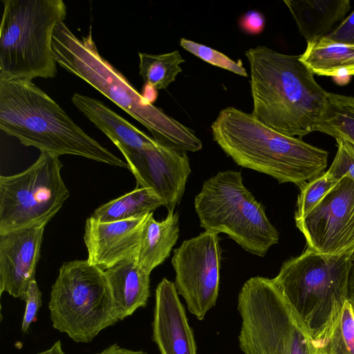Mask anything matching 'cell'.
I'll return each mask as SVG.
<instances>
[{"label":"cell","instance_id":"6da1fadb","mask_svg":"<svg viewBox=\"0 0 354 354\" xmlns=\"http://www.w3.org/2000/svg\"><path fill=\"white\" fill-rule=\"evenodd\" d=\"M250 64L252 114L284 135L300 138L315 131L327 105L328 91L299 55L265 46L245 51Z\"/></svg>","mask_w":354,"mask_h":354},{"label":"cell","instance_id":"7a4b0ae2","mask_svg":"<svg viewBox=\"0 0 354 354\" xmlns=\"http://www.w3.org/2000/svg\"><path fill=\"white\" fill-rule=\"evenodd\" d=\"M0 129L41 152L78 156L129 169L31 80H0Z\"/></svg>","mask_w":354,"mask_h":354},{"label":"cell","instance_id":"3957f363","mask_svg":"<svg viewBox=\"0 0 354 354\" xmlns=\"http://www.w3.org/2000/svg\"><path fill=\"white\" fill-rule=\"evenodd\" d=\"M52 47L57 64L141 123L156 140L179 151L195 152L202 149V142L193 130L146 100L100 55L91 30L87 36L79 38L61 22L53 33Z\"/></svg>","mask_w":354,"mask_h":354},{"label":"cell","instance_id":"277c9868","mask_svg":"<svg viewBox=\"0 0 354 354\" xmlns=\"http://www.w3.org/2000/svg\"><path fill=\"white\" fill-rule=\"evenodd\" d=\"M211 129L214 140L237 165L279 183L301 186L327 166L328 151L281 133L234 107L221 110Z\"/></svg>","mask_w":354,"mask_h":354},{"label":"cell","instance_id":"5b68a950","mask_svg":"<svg viewBox=\"0 0 354 354\" xmlns=\"http://www.w3.org/2000/svg\"><path fill=\"white\" fill-rule=\"evenodd\" d=\"M354 253L325 255L309 248L283 263L272 279L300 319L317 351L325 343L344 303Z\"/></svg>","mask_w":354,"mask_h":354},{"label":"cell","instance_id":"8992f818","mask_svg":"<svg viewBox=\"0 0 354 354\" xmlns=\"http://www.w3.org/2000/svg\"><path fill=\"white\" fill-rule=\"evenodd\" d=\"M0 25V80L54 78L56 60L53 35L64 22L62 0H2Z\"/></svg>","mask_w":354,"mask_h":354},{"label":"cell","instance_id":"52a82bcc","mask_svg":"<svg viewBox=\"0 0 354 354\" xmlns=\"http://www.w3.org/2000/svg\"><path fill=\"white\" fill-rule=\"evenodd\" d=\"M194 205L205 231L225 233L252 254L263 257L279 241L278 231L244 186L240 171H220L206 180Z\"/></svg>","mask_w":354,"mask_h":354},{"label":"cell","instance_id":"ba28073f","mask_svg":"<svg viewBox=\"0 0 354 354\" xmlns=\"http://www.w3.org/2000/svg\"><path fill=\"white\" fill-rule=\"evenodd\" d=\"M237 310L244 354H317L307 329L272 279H249L239 294Z\"/></svg>","mask_w":354,"mask_h":354},{"label":"cell","instance_id":"9c48e42d","mask_svg":"<svg viewBox=\"0 0 354 354\" xmlns=\"http://www.w3.org/2000/svg\"><path fill=\"white\" fill-rule=\"evenodd\" d=\"M48 308L53 327L76 342L89 343L119 321L104 270L87 259L62 264Z\"/></svg>","mask_w":354,"mask_h":354},{"label":"cell","instance_id":"30bf717a","mask_svg":"<svg viewBox=\"0 0 354 354\" xmlns=\"http://www.w3.org/2000/svg\"><path fill=\"white\" fill-rule=\"evenodd\" d=\"M59 156L41 152L22 172L0 176V233L48 223L70 195Z\"/></svg>","mask_w":354,"mask_h":354},{"label":"cell","instance_id":"8fae6325","mask_svg":"<svg viewBox=\"0 0 354 354\" xmlns=\"http://www.w3.org/2000/svg\"><path fill=\"white\" fill-rule=\"evenodd\" d=\"M171 263L174 286L189 311L203 320L216 302L219 290L221 250L218 234L205 231L174 250Z\"/></svg>","mask_w":354,"mask_h":354},{"label":"cell","instance_id":"7c38bea8","mask_svg":"<svg viewBox=\"0 0 354 354\" xmlns=\"http://www.w3.org/2000/svg\"><path fill=\"white\" fill-rule=\"evenodd\" d=\"M295 219L308 248L330 256L354 253V181L343 177L311 209Z\"/></svg>","mask_w":354,"mask_h":354},{"label":"cell","instance_id":"4fadbf2b","mask_svg":"<svg viewBox=\"0 0 354 354\" xmlns=\"http://www.w3.org/2000/svg\"><path fill=\"white\" fill-rule=\"evenodd\" d=\"M137 187L152 189L168 212H174L183 196L191 168L185 151L174 150L157 140L124 157Z\"/></svg>","mask_w":354,"mask_h":354},{"label":"cell","instance_id":"5bb4252c","mask_svg":"<svg viewBox=\"0 0 354 354\" xmlns=\"http://www.w3.org/2000/svg\"><path fill=\"white\" fill-rule=\"evenodd\" d=\"M48 223L0 233V295L25 300L40 257Z\"/></svg>","mask_w":354,"mask_h":354},{"label":"cell","instance_id":"9a60e30c","mask_svg":"<svg viewBox=\"0 0 354 354\" xmlns=\"http://www.w3.org/2000/svg\"><path fill=\"white\" fill-rule=\"evenodd\" d=\"M148 215L111 223H100L91 217L87 218L84 234L87 261L106 270L124 260L137 257Z\"/></svg>","mask_w":354,"mask_h":354},{"label":"cell","instance_id":"2e32d148","mask_svg":"<svg viewBox=\"0 0 354 354\" xmlns=\"http://www.w3.org/2000/svg\"><path fill=\"white\" fill-rule=\"evenodd\" d=\"M152 339L160 354H196V344L174 283L166 278L156 289Z\"/></svg>","mask_w":354,"mask_h":354},{"label":"cell","instance_id":"e0dca14e","mask_svg":"<svg viewBox=\"0 0 354 354\" xmlns=\"http://www.w3.org/2000/svg\"><path fill=\"white\" fill-rule=\"evenodd\" d=\"M71 101L113 142L124 157L140 151L156 140L98 100L75 93Z\"/></svg>","mask_w":354,"mask_h":354},{"label":"cell","instance_id":"ac0fdd59","mask_svg":"<svg viewBox=\"0 0 354 354\" xmlns=\"http://www.w3.org/2000/svg\"><path fill=\"white\" fill-rule=\"evenodd\" d=\"M104 273L119 321L146 306L150 296V274L141 268L137 257L124 260Z\"/></svg>","mask_w":354,"mask_h":354},{"label":"cell","instance_id":"d6986e66","mask_svg":"<svg viewBox=\"0 0 354 354\" xmlns=\"http://www.w3.org/2000/svg\"><path fill=\"white\" fill-rule=\"evenodd\" d=\"M307 43L329 35L345 19L349 0H284Z\"/></svg>","mask_w":354,"mask_h":354},{"label":"cell","instance_id":"ffe728a7","mask_svg":"<svg viewBox=\"0 0 354 354\" xmlns=\"http://www.w3.org/2000/svg\"><path fill=\"white\" fill-rule=\"evenodd\" d=\"M299 56L314 75H354V42L337 41L325 36L308 42L305 51Z\"/></svg>","mask_w":354,"mask_h":354},{"label":"cell","instance_id":"44dd1931","mask_svg":"<svg viewBox=\"0 0 354 354\" xmlns=\"http://www.w3.org/2000/svg\"><path fill=\"white\" fill-rule=\"evenodd\" d=\"M178 236L179 215L177 212H168L162 221H156L153 212L149 214L142 228L137 257L141 268L150 274L169 257Z\"/></svg>","mask_w":354,"mask_h":354},{"label":"cell","instance_id":"7402d4cb","mask_svg":"<svg viewBox=\"0 0 354 354\" xmlns=\"http://www.w3.org/2000/svg\"><path fill=\"white\" fill-rule=\"evenodd\" d=\"M164 206L151 189L138 187L97 207L91 218L100 223L137 219Z\"/></svg>","mask_w":354,"mask_h":354},{"label":"cell","instance_id":"603a6c76","mask_svg":"<svg viewBox=\"0 0 354 354\" xmlns=\"http://www.w3.org/2000/svg\"><path fill=\"white\" fill-rule=\"evenodd\" d=\"M327 100L315 131L354 144V97L328 92Z\"/></svg>","mask_w":354,"mask_h":354},{"label":"cell","instance_id":"cb8c5ba5","mask_svg":"<svg viewBox=\"0 0 354 354\" xmlns=\"http://www.w3.org/2000/svg\"><path fill=\"white\" fill-rule=\"evenodd\" d=\"M139 73L145 84L157 90L166 88L174 82L182 71L180 64L185 62L178 50L151 55L139 53Z\"/></svg>","mask_w":354,"mask_h":354},{"label":"cell","instance_id":"d4e9b609","mask_svg":"<svg viewBox=\"0 0 354 354\" xmlns=\"http://www.w3.org/2000/svg\"><path fill=\"white\" fill-rule=\"evenodd\" d=\"M317 354H354V314L349 300L344 303Z\"/></svg>","mask_w":354,"mask_h":354},{"label":"cell","instance_id":"484cf974","mask_svg":"<svg viewBox=\"0 0 354 354\" xmlns=\"http://www.w3.org/2000/svg\"><path fill=\"white\" fill-rule=\"evenodd\" d=\"M338 182L328 171L300 187L295 218H299L311 209L325 194Z\"/></svg>","mask_w":354,"mask_h":354},{"label":"cell","instance_id":"4316f807","mask_svg":"<svg viewBox=\"0 0 354 354\" xmlns=\"http://www.w3.org/2000/svg\"><path fill=\"white\" fill-rule=\"evenodd\" d=\"M180 45L204 62L243 77L248 76L241 60L235 62L214 48L185 38L180 39Z\"/></svg>","mask_w":354,"mask_h":354},{"label":"cell","instance_id":"83f0119b","mask_svg":"<svg viewBox=\"0 0 354 354\" xmlns=\"http://www.w3.org/2000/svg\"><path fill=\"white\" fill-rule=\"evenodd\" d=\"M336 142L337 150L327 171L338 181L344 176L354 181V144L344 139Z\"/></svg>","mask_w":354,"mask_h":354},{"label":"cell","instance_id":"f1b7e54d","mask_svg":"<svg viewBox=\"0 0 354 354\" xmlns=\"http://www.w3.org/2000/svg\"><path fill=\"white\" fill-rule=\"evenodd\" d=\"M24 301L26 309L21 324V330L23 333H26L30 324L35 322L37 313L41 306V292L35 280L30 283Z\"/></svg>","mask_w":354,"mask_h":354},{"label":"cell","instance_id":"f546056e","mask_svg":"<svg viewBox=\"0 0 354 354\" xmlns=\"http://www.w3.org/2000/svg\"><path fill=\"white\" fill-rule=\"evenodd\" d=\"M266 19L263 15L257 10H249L239 20L240 28L249 35H259L265 28Z\"/></svg>","mask_w":354,"mask_h":354},{"label":"cell","instance_id":"4dcf8cb0","mask_svg":"<svg viewBox=\"0 0 354 354\" xmlns=\"http://www.w3.org/2000/svg\"><path fill=\"white\" fill-rule=\"evenodd\" d=\"M327 37L337 41L354 42V10Z\"/></svg>","mask_w":354,"mask_h":354},{"label":"cell","instance_id":"1f68e13d","mask_svg":"<svg viewBox=\"0 0 354 354\" xmlns=\"http://www.w3.org/2000/svg\"><path fill=\"white\" fill-rule=\"evenodd\" d=\"M96 354H147V353L142 351H132L127 348H122L119 346L117 344H114L106 348H105L103 351L96 353Z\"/></svg>","mask_w":354,"mask_h":354},{"label":"cell","instance_id":"d6a6232c","mask_svg":"<svg viewBox=\"0 0 354 354\" xmlns=\"http://www.w3.org/2000/svg\"><path fill=\"white\" fill-rule=\"evenodd\" d=\"M141 95L146 100L152 104L158 97L157 89L150 84H145Z\"/></svg>","mask_w":354,"mask_h":354},{"label":"cell","instance_id":"836d02e7","mask_svg":"<svg viewBox=\"0 0 354 354\" xmlns=\"http://www.w3.org/2000/svg\"><path fill=\"white\" fill-rule=\"evenodd\" d=\"M348 299L354 302V258L349 276Z\"/></svg>","mask_w":354,"mask_h":354},{"label":"cell","instance_id":"e575fe53","mask_svg":"<svg viewBox=\"0 0 354 354\" xmlns=\"http://www.w3.org/2000/svg\"><path fill=\"white\" fill-rule=\"evenodd\" d=\"M37 354H65L62 348L59 340L56 342L49 349Z\"/></svg>","mask_w":354,"mask_h":354},{"label":"cell","instance_id":"d590c367","mask_svg":"<svg viewBox=\"0 0 354 354\" xmlns=\"http://www.w3.org/2000/svg\"><path fill=\"white\" fill-rule=\"evenodd\" d=\"M351 304V306H352V308H353V314H354V302H352L351 301H349Z\"/></svg>","mask_w":354,"mask_h":354}]
</instances>
